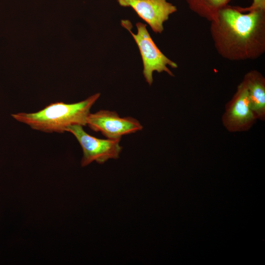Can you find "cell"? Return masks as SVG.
Returning a JSON list of instances; mask_svg holds the SVG:
<instances>
[{
	"label": "cell",
	"instance_id": "6da1fadb",
	"mask_svg": "<svg viewBox=\"0 0 265 265\" xmlns=\"http://www.w3.org/2000/svg\"><path fill=\"white\" fill-rule=\"evenodd\" d=\"M214 47L230 61L254 60L265 52V10L245 12L228 5L211 22Z\"/></svg>",
	"mask_w": 265,
	"mask_h": 265
},
{
	"label": "cell",
	"instance_id": "7a4b0ae2",
	"mask_svg": "<svg viewBox=\"0 0 265 265\" xmlns=\"http://www.w3.org/2000/svg\"><path fill=\"white\" fill-rule=\"evenodd\" d=\"M97 93L79 102L67 104L52 103L33 113L20 112L12 114L17 121L32 129L47 133H63L72 125H86L90 109L99 99Z\"/></svg>",
	"mask_w": 265,
	"mask_h": 265
},
{
	"label": "cell",
	"instance_id": "3957f363",
	"mask_svg": "<svg viewBox=\"0 0 265 265\" xmlns=\"http://www.w3.org/2000/svg\"><path fill=\"white\" fill-rule=\"evenodd\" d=\"M121 23L130 31L137 45L143 64V76L149 85L153 83L154 71L159 73L165 72L174 77L167 66L175 69L178 68L177 64L166 57L158 48L146 28V25L137 23V32L134 34L131 30L129 21L122 20Z\"/></svg>",
	"mask_w": 265,
	"mask_h": 265
},
{
	"label": "cell",
	"instance_id": "277c9868",
	"mask_svg": "<svg viewBox=\"0 0 265 265\" xmlns=\"http://www.w3.org/2000/svg\"><path fill=\"white\" fill-rule=\"evenodd\" d=\"M66 132L73 134L80 143L83 157L81 165L86 166L93 161L103 164L110 159H117L122 150L121 139H100L87 133L80 125L68 127Z\"/></svg>",
	"mask_w": 265,
	"mask_h": 265
},
{
	"label": "cell",
	"instance_id": "5b68a950",
	"mask_svg": "<svg viewBox=\"0 0 265 265\" xmlns=\"http://www.w3.org/2000/svg\"><path fill=\"white\" fill-rule=\"evenodd\" d=\"M257 120L251 106L246 87L242 80L226 105L222 117L223 125L229 132H242L250 129Z\"/></svg>",
	"mask_w": 265,
	"mask_h": 265
},
{
	"label": "cell",
	"instance_id": "8992f818",
	"mask_svg": "<svg viewBox=\"0 0 265 265\" xmlns=\"http://www.w3.org/2000/svg\"><path fill=\"white\" fill-rule=\"evenodd\" d=\"M92 131L101 132L106 138L121 139L122 136L135 133L142 130L143 126L135 118L121 117L114 111L100 110L90 113L86 120Z\"/></svg>",
	"mask_w": 265,
	"mask_h": 265
},
{
	"label": "cell",
	"instance_id": "52a82bcc",
	"mask_svg": "<svg viewBox=\"0 0 265 265\" xmlns=\"http://www.w3.org/2000/svg\"><path fill=\"white\" fill-rule=\"evenodd\" d=\"M123 7L132 8L156 33H161L163 23L169 16L177 11L176 6L166 0H117Z\"/></svg>",
	"mask_w": 265,
	"mask_h": 265
},
{
	"label": "cell",
	"instance_id": "ba28073f",
	"mask_svg": "<svg viewBox=\"0 0 265 265\" xmlns=\"http://www.w3.org/2000/svg\"><path fill=\"white\" fill-rule=\"evenodd\" d=\"M251 108L257 120H265V78L258 70L246 73L242 80Z\"/></svg>",
	"mask_w": 265,
	"mask_h": 265
},
{
	"label": "cell",
	"instance_id": "9c48e42d",
	"mask_svg": "<svg viewBox=\"0 0 265 265\" xmlns=\"http://www.w3.org/2000/svg\"><path fill=\"white\" fill-rule=\"evenodd\" d=\"M232 0H186L191 11L209 21L214 20L219 12Z\"/></svg>",
	"mask_w": 265,
	"mask_h": 265
},
{
	"label": "cell",
	"instance_id": "30bf717a",
	"mask_svg": "<svg viewBox=\"0 0 265 265\" xmlns=\"http://www.w3.org/2000/svg\"><path fill=\"white\" fill-rule=\"evenodd\" d=\"M240 11L245 12L253 10H265V0H252L251 4L246 7L238 6Z\"/></svg>",
	"mask_w": 265,
	"mask_h": 265
}]
</instances>
